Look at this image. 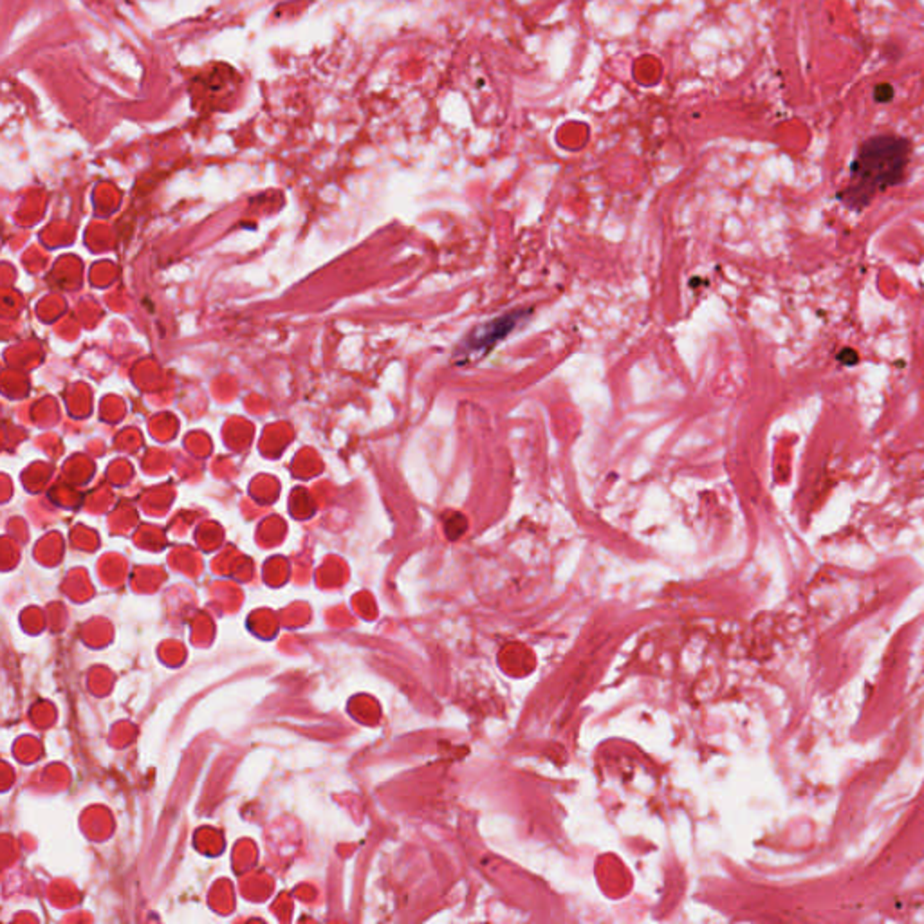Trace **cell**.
<instances>
[{
	"label": "cell",
	"mask_w": 924,
	"mask_h": 924,
	"mask_svg": "<svg viewBox=\"0 0 924 924\" xmlns=\"http://www.w3.org/2000/svg\"><path fill=\"white\" fill-rule=\"evenodd\" d=\"M911 143L894 134L872 136L861 143L851 165V176L840 199L852 210H861L872 199L897 186L906 174L910 163Z\"/></svg>",
	"instance_id": "6da1fadb"
},
{
	"label": "cell",
	"mask_w": 924,
	"mask_h": 924,
	"mask_svg": "<svg viewBox=\"0 0 924 924\" xmlns=\"http://www.w3.org/2000/svg\"><path fill=\"white\" fill-rule=\"evenodd\" d=\"M516 318H518V315H505V316H500V318H497L493 322H488V324L480 325L464 341L466 350L468 352H486V350H489L500 338H504L507 332L513 331V327L516 325Z\"/></svg>",
	"instance_id": "7a4b0ae2"
},
{
	"label": "cell",
	"mask_w": 924,
	"mask_h": 924,
	"mask_svg": "<svg viewBox=\"0 0 924 924\" xmlns=\"http://www.w3.org/2000/svg\"><path fill=\"white\" fill-rule=\"evenodd\" d=\"M872 96H874V101H877V103H890L895 96V89L892 83H877L874 87Z\"/></svg>",
	"instance_id": "3957f363"
}]
</instances>
